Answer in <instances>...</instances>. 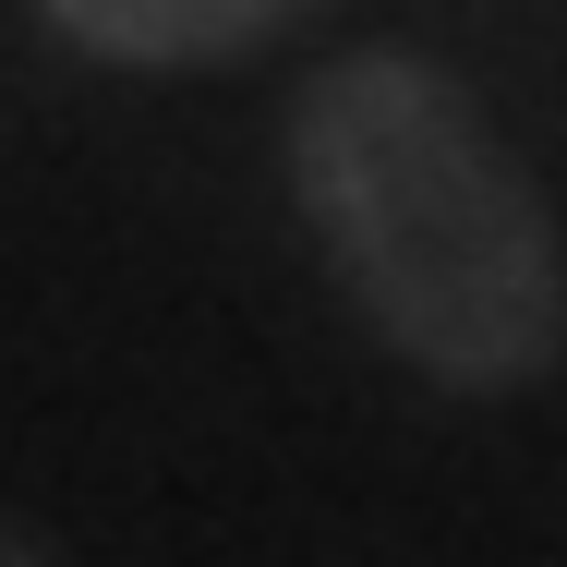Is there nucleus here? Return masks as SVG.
<instances>
[{"instance_id": "1", "label": "nucleus", "mask_w": 567, "mask_h": 567, "mask_svg": "<svg viewBox=\"0 0 567 567\" xmlns=\"http://www.w3.org/2000/svg\"><path fill=\"white\" fill-rule=\"evenodd\" d=\"M290 194L362 327L458 399L532 386L567 339L556 218L435 61L350 49L290 97Z\"/></svg>"}, {"instance_id": "2", "label": "nucleus", "mask_w": 567, "mask_h": 567, "mask_svg": "<svg viewBox=\"0 0 567 567\" xmlns=\"http://www.w3.org/2000/svg\"><path fill=\"white\" fill-rule=\"evenodd\" d=\"M61 49L121 61V73H182V61H241L315 0H37Z\"/></svg>"}]
</instances>
